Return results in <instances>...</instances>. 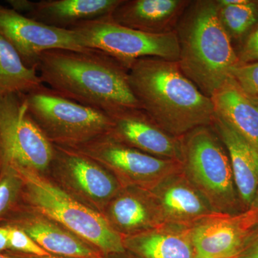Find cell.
Listing matches in <instances>:
<instances>
[{
    "instance_id": "1",
    "label": "cell",
    "mask_w": 258,
    "mask_h": 258,
    "mask_svg": "<svg viewBox=\"0 0 258 258\" xmlns=\"http://www.w3.org/2000/svg\"><path fill=\"white\" fill-rule=\"evenodd\" d=\"M36 69L44 85L84 106L108 114L123 108H142L131 89L128 68L101 50L45 51Z\"/></svg>"
},
{
    "instance_id": "2",
    "label": "cell",
    "mask_w": 258,
    "mask_h": 258,
    "mask_svg": "<svg viewBox=\"0 0 258 258\" xmlns=\"http://www.w3.org/2000/svg\"><path fill=\"white\" fill-rule=\"evenodd\" d=\"M128 81L142 109L174 137L211 125L215 115L211 98L183 74L178 62L139 59L128 68Z\"/></svg>"
},
{
    "instance_id": "3",
    "label": "cell",
    "mask_w": 258,
    "mask_h": 258,
    "mask_svg": "<svg viewBox=\"0 0 258 258\" xmlns=\"http://www.w3.org/2000/svg\"><path fill=\"white\" fill-rule=\"evenodd\" d=\"M175 31L180 69L210 98L239 63L235 47L218 18L216 0L191 1Z\"/></svg>"
},
{
    "instance_id": "4",
    "label": "cell",
    "mask_w": 258,
    "mask_h": 258,
    "mask_svg": "<svg viewBox=\"0 0 258 258\" xmlns=\"http://www.w3.org/2000/svg\"><path fill=\"white\" fill-rule=\"evenodd\" d=\"M14 169L23 181L20 203L60 224L103 253L124 252L123 237L101 213L81 203L46 176Z\"/></svg>"
},
{
    "instance_id": "5",
    "label": "cell",
    "mask_w": 258,
    "mask_h": 258,
    "mask_svg": "<svg viewBox=\"0 0 258 258\" xmlns=\"http://www.w3.org/2000/svg\"><path fill=\"white\" fill-rule=\"evenodd\" d=\"M24 98L32 118L56 147H81L113 128L106 112L69 99L44 84L24 93Z\"/></svg>"
},
{
    "instance_id": "6",
    "label": "cell",
    "mask_w": 258,
    "mask_h": 258,
    "mask_svg": "<svg viewBox=\"0 0 258 258\" xmlns=\"http://www.w3.org/2000/svg\"><path fill=\"white\" fill-rule=\"evenodd\" d=\"M181 140L184 175L216 211L225 212L235 200V181L221 139L209 125L193 129Z\"/></svg>"
},
{
    "instance_id": "7",
    "label": "cell",
    "mask_w": 258,
    "mask_h": 258,
    "mask_svg": "<svg viewBox=\"0 0 258 258\" xmlns=\"http://www.w3.org/2000/svg\"><path fill=\"white\" fill-rule=\"evenodd\" d=\"M55 152L30 115L24 93L0 96V166L46 175Z\"/></svg>"
},
{
    "instance_id": "8",
    "label": "cell",
    "mask_w": 258,
    "mask_h": 258,
    "mask_svg": "<svg viewBox=\"0 0 258 258\" xmlns=\"http://www.w3.org/2000/svg\"><path fill=\"white\" fill-rule=\"evenodd\" d=\"M70 30L77 34L85 47L101 50L128 68L144 57L176 62L179 59L176 31L160 35L145 33L115 23L110 15L82 22Z\"/></svg>"
},
{
    "instance_id": "9",
    "label": "cell",
    "mask_w": 258,
    "mask_h": 258,
    "mask_svg": "<svg viewBox=\"0 0 258 258\" xmlns=\"http://www.w3.org/2000/svg\"><path fill=\"white\" fill-rule=\"evenodd\" d=\"M73 149L104 166L123 186L149 189L168 176L182 171V164L179 161L149 155L109 133Z\"/></svg>"
},
{
    "instance_id": "10",
    "label": "cell",
    "mask_w": 258,
    "mask_h": 258,
    "mask_svg": "<svg viewBox=\"0 0 258 258\" xmlns=\"http://www.w3.org/2000/svg\"><path fill=\"white\" fill-rule=\"evenodd\" d=\"M50 173L56 184L101 213L123 187L116 176L96 161L70 148L56 147Z\"/></svg>"
},
{
    "instance_id": "11",
    "label": "cell",
    "mask_w": 258,
    "mask_h": 258,
    "mask_svg": "<svg viewBox=\"0 0 258 258\" xmlns=\"http://www.w3.org/2000/svg\"><path fill=\"white\" fill-rule=\"evenodd\" d=\"M0 35L18 51L25 64L32 69H36L39 57L45 51L90 50L72 30L47 26L1 5Z\"/></svg>"
},
{
    "instance_id": "12",
    "label": "cell",
    "mask_w": 258,
    "mask_h": 258,
    "mask_svg": "<svg viewBox=\"0 0 258 258\" xmlns=\"http://www.w3.org/2000/svg\"><path fill=\"white\" fill-rule=\"evenodd\" d=\"M113 120L109 134L149 155L182 162V140L161 128L142 108H126L108 113Z\"/></svg>"
},
{
    "instance_id": "13",
    "label": "cell",
    "mask_w": 258,
    "mask_h": 258,
    "mask_svg": "<svg viewBox=\"0 0 258 258\" xmlns=\"http://www.w3.org/2000/svg\"><path fill=\"white\" fill-rule=\"evenodd\" d=\"M0 225L25 231L50 254L68 258H102L100 250L94 246L20 202Z\"/></svg>"
},
{
    "instance_id": "14",
    "label": "cell",
    "mask_w": 258,
    "mask_h": 258,
    "mask_svg": "<svg viewBox=\"0 0 258 258\" xmlns=\"http://www.w3.org/2000/svg\"><path fill=\"white\" fill-rule=\"evenodd\" d=\"M147 190L166 223L187 225L221 214L181 171L168 176Z\"/></svg>"
},
{
    "instance_id": "15",
    "label": "cell",
    "mask_w": 258,
    "mask_h": 258,
    "mask_svg": "<svg viewBox=\"0 0 258 258\" xmlns=\"http://www.w3.org/2000/svg\"><path fill=\"white\" fill-rule=\"evenodd\" d=\"M122 0H8L12 9L52 28L70 30L82 22L108 16Z\"/></svg>"
},
{
    "instance_id": "16",
    "label": "cell",
    "mask_w": 258,
    "mask_h": 258,
    "mask_svg": "<svg viewBox=\"0 0 258 258\" xmlns=\"http://www.w3.org/2000/svg\"><path fill=\"white\" fill-rule=\"evenodd\" d=\"M101 214L123 237L152 230L164 222L149 191L136 186H123Z\"/></svg>"
},
{
    "instance_id": "17",
    "label": "cell",
    "mask_w": 258,
    "mask_h": 258,
    "mask_svg": "<svg viewBox=\"0 0 258 258\" xmlns=\"http://www.w3.org/2000/svg\"><path fill=\"white\" fill-rule=\"evenodd\" d=\"M190 0H122L110 15L115 23L145 33L176 30Z\"/></svg>"
},
{
    "instance_id": "18",
    "label": "cell",
    "mask_w": 258,
    "mask_h": 258,
    "mask_svg": "<svg viewBox=\"0 0 258 258\" xmlns=\"http://www.w3.org/2000/svg\"><path fill=\"white\" fill-rule=\"evenodd\" d=\"M195 258H230L243 243V232L233 219L222 214L203 219L190 227Z\"/></svg>"
},
{
    "instance_id": "19",
    "label": "cell",
    "mask_w": 258,
    "mask_h": 258,
    "mask_svg": "<svg viewBox=\"0 0 258 258\" xmlns=\"http://www.w3.org/2000/svg\"><path fill=\"white\" fill-rule=\"evenodd\" d=\"M211 127L228 152L237 191L244 203L250 204L258 189L257 149L216 115Z\"/></svg>"
},
{
    "instance_id": "20",
    "label": "cell",
    "mask_w": 258,
    "mask_h": 258,
    "mask_svg": "<svg viewBox=\"0 0 258 258\" xmlns=\"http://www.w3.org/2000/svg\"><path fill=\"white\" fill-rule=\"evenodd\" d=\"M123 244L142 258H195L188 225L162 224L152 230L123 237Z\"/></svg>"
},
{
    "instance_id": "21",
    "label": "cell",
    "mask_w": 258,
    "mask_h": 258,
    "mask_svg": "<svg viewBox=\"0 0 258 258\" xmlns=\"http://www.w3.org/2000/svg\"><path fill=\"white\" fill-rule=\"evenodd\" d=\"M215 113L258 150V110L230 78L211 97Z\"/></svg>"
},
{
    "instance_id": "22",
    "label": "cell",
    "mask_w": 258,
    "mask_h": 258,
    "mask_svg": "<svg viewBox=\"0 0 258 258\" xmlns=\"http://www.w3.org/2000/svg\"><path fill=\"white\" fill-rule=\"evenodd\" d=\"M42 84L37 69L28 67L18 51L0 35V96L27 93Z\"/></svg>"
},
{
    "instance_id": "23",
    "label": "cell",
    "mask_w": 258,
    "mask_h": 258,
    "mask_svg": "<svg viewBox=\"0 0 258 258\" xmlns=\"http://www.w3.org/2000/svg\"><path fill=\"white\" fill-rule=\"evenodd\" d=\"M217 3V14L232 44L242 42L258 23V1L226 5Z\"/></svg>"
},
{
    "instance_id": "24",
    "label": "cell",
    "mask_w": 258,
    "mask_h": 258,
    "mask_svg": "<svg viewBox=\"0 0 258 258\" xmlns=\"http://www.w3.org/2000/svg\"><path fill=\"white\" fill-rule=\"evenodd\" d=\"M23 181L14 168L0 166V225L20 203Z\"/></svg>"
},
{
    "instance_id": "25",
    "label": "cell",
    "mask_w": 258,
    "mask_h": 258,
    "mask_svg": "<svg viewBox=\"0 0 258 258\" xmlns=\"http://www.w3.org/2000/svg\"><path fill=\"white\" fill-rule=\"evenodd\" d=\"M230 77L247 96L258 98V62H239L231 70Z\"/></svg>"
},
{
    "instance_id": "26",
    "label": "cell",
    "mask_w": 258,
    "mask_h": 258,
    "mask_svg": "<svg viewBox=\"0 0 258 258\" xmlns=\"http://www.w3.org/2000/svg\"><path fill=\"white\" fill-rule=\"evenodd\" d=\"M5 226V225H4ZM9 228V250L28 255L45 257L50 253L42 248L23 230L7 226Z\"/></svg>"
},
{
    "instance_id": "27",
    "label": "cell",
    "mask_w": 258,
    "mask_h": 258,
    "mask_svg": "<svg viewBox=\"0 0 258 258\" xmlns=\"http://www.w3.org/2000/svg\"><path fill=\"white\" fill-rule=\"evenodd\" d=\"M240 63L258 62V23L236 51Z\"/></svg>"
},
{
    "instance_id": "28",
    "label": "cell",
    "mask_w": 258,
    "mask_h": 258,
    "mask_svg": "<svg viewBox=\"0 0 258 258\" xmlns=\"http://www.w3.org/2000/svg\"><path fill=\"white\" fill-rule=\"evenodd\" d=\"M9 250V228L0 225V252Z\"/></svg>"
},
{
    "instance_id": "29",
    "label": "cell",
    "mask_w": 258,
    "mask_h": 258,
    "mask_svg": "<svg viewBox=\"0 0 258 258\" xmlns=\"http://www.w3.org/2000/svg\"><path fill=\"white\" fill-rule=\"evenodd\" d=\"M237 258H258V243Z\"/></svg>"
},
{
    "instance_id": "30",
    "label": "cell",
    "mask_w": 258,
    "mask_h": 258,
    "mask_svg": "<svg viewBox=\"0 0 258 258\" xmlns=\"http://www.w3.org/2000/svg\"><path fill=\"white\" fill-rule=\"evenodd\" d=\"M8 254H10L13 258H57L52 257L51 255L45 256V257H37V256L28 255V254H25L22 253H18V252H12V251H8Z\"/></svg>"
},
{
    "instance_id": "31",
    "label": "cell",
    "mask_w": 258,
    "mask_h": 258,
    "mask_svg": "<svg viewBox=\"0 0 258 258\" xmlns=\"http://www.w3.org/2000/svg\"><path fill=\"white\" fill-rule=\"evenodd\" d=\"M249 99L251 100V101L253 103L254 106H255L256 108H257L258 110V98H254V97H250L249 96Z\"/></svg>"
},
{
    "instance_id": "32",
    "label": "cell",
    "mask_w": 258,
    "mask_h": 258,
    "mask_svg": "<svg viewBox=\"0 0 258 258\" xmlns=\"http://www.w3.org/2000/svg\"><path fill=\"white\" fill-rule=\"evenodd\" d=\"M0 258H13L8 253H3L0 252Z\"/></svg>"
}]
</instances>
